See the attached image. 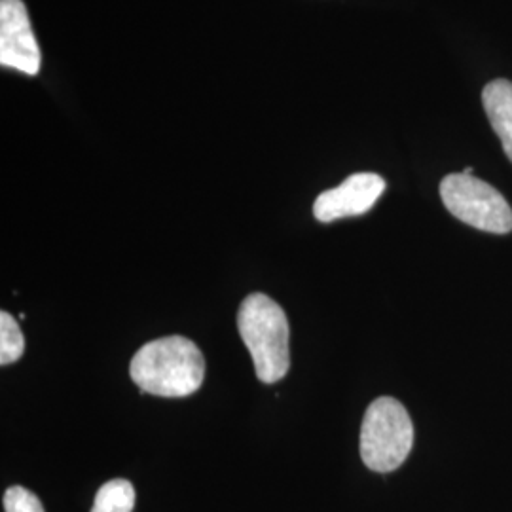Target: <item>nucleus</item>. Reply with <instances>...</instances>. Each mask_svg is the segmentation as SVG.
Masks as SVG:
<instances>
[{"mask_svg":"<svg viewBox=\"0 0 512 512\" xmlns=\"http://www.w3.org/2000/svg\"><path fill=\"white\" fill-rule=\"evenodd\" d=\"M0 65L35 76L42 55L23 0H0Z\"/></svg>","mask_w":512,"mask_h":512,"instance_id":"39448f33","label":"nucleus"},{"mask_svg":"<svg viewBox=\"0 0 512 512\" xmlns=\"http://www.w3.org/2000/svg\"><path fill=\"white\" fill-rule=\"evenodd\" d=\"M25 351V338L18 321L8 313H0V365L8 366L21 359Z\"/></svg>","mask_w":512,"mask_h":512,"instance_id":"1a4fd4ad","label":"nucleus"},{"mask_svg":"<svg viewBox=\"0 0 512 512\" xmlns=\"http://www.w3.org/2000/svg\"><path fill=\"white\" fill-rule=\"evenodd\" d=\"M133 507H135L133 484L124 478H116L97 490L92 512H131Z\"/></svg>","mask_w":512,"mask_h":512,"instance_id":"6e6552de","label":"nucleus"},{"mask_svg":"<svg viewBox=\"0 0 512 512\" xmlns=\"http://www.w3.org/2000/svg\"><path fill=\"white\" fill-rule=\"evenodd\" d=\"M385 181L376 173H355L344 183L323 192L313 205L319 222L359 217L370 211L384 194Z\"/></svg>","mask_w":512,"mask_h":512,"instance_id":"423d86ee","label":"nucleus"},{"mask_svg":"<svg viewBox=\"0 0 512 512\" xmlns=\"http://www.w3.org/2000/svg\"><path fill=\"white\" fill-rule=\"evenodd\" d=\"M414 444V425L403 404L380 397L368 406L361 427V458L376 473H391L403 465Z\"/></svg>","mask_w":512,"mask_h":512,"instance_id":"7ed1b4c3","label":"nucleus"},{"mask_svg":"<svg viewBox=\"0 0 512 512\" xmlns=\"http://www.w3.org/2000/svg\"><path fill=\"white\" fill-rule=\"evenodd\" d=\"M238 329L249 349L262 384L285 378L291 366L289 321L285 311L266 294H249L238 313Z\"/></svg>","mask_w":512,"mask_h":512,"instance_id":"f03ea898","label":"nucleus"},{"mask_svg":"<svg viewBox=\"0 0 512 512\" xmlns=\"http://www.w3.org/2000/svg\"><path fill=\"white\" fill-rule=\"evenodd\" d=\"M129 374L135 385L156 397H188L205 378V359L200 348L184 336L152 340L131 359Z\"/></svg>","mask_w":512,"mask_h":512,"instance_id":"f257e3e1","label":"nucleus"},{"mask_svg":"<svg viewBox=\"0 0 512 512\" xmlns=\"http://www.w3.org/2000/svg\"><path fill=\"white\" fill-rule=\"evenodd\" d=\"M4 512H44L37 495L23 486H12L4 494Z\"/></svg>","mask_w":512,"mask_h":512,"instance_id":"9d476101","label":"nucleus"},{"mask_svg":"<svg viewBox=\"0 0 512 512\" xmlns=\"http://www.w3.org/2000/svg\"><path fill=\"white\" fill-rule=\"evenodd\" d=\"M444 207L456 219L490 234L512 232V209L492 184L473 175L452 173L440 183Z\"/></svg>","mask_w":512,"mask_h":512,"instance_id":"20e7f679","label":"nucleus"},{"mask_svg":"<svg viewBox=\"0 0 512 512\" xmlns=\"http://www.w3.org/2000/svg\"><path fill=\"white\" fill-rule=\"evenodd\" d=\"M482 103L495 135L512 162V82L503 78L490 82L482 92Z\"/></svg>","mask_w":512,"mask_h":512,"instance_id":"0eeeda50","label":"nucleus"}]
</instances>
